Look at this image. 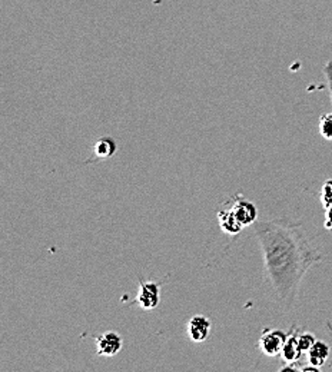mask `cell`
<instances>
[{
	"mask_svg": "<svg viewBox=\"0 0 332 372\" xmlns=\"http://www.w3.org/2000/svg\"><path fill=\"white\" fill-rule=\"evenodd\" d=\"M253 228L272 298L282 311L289 312L298 301L305 275L322 261V253L312 246L301 224L272 219L257 221Z\"/></svg>",
	"mask_w": 332,
	"mask_h": 372,
	"instance_id": "1",
	"label": "cell"
},
{
	"mask_svg": "<svg viewBox=\"0 0 332 372\" xmlns=\"http://www.w3.org/2000/svg\"><path fill=\"white\" fill-rule=\"evenodd\" d=\"M288 332L282 329L264 328L260 337V349L267 356H278L282 352Z\"/></svg>",
	"mask_w": 332,
	"mask_h": 372,
	"instance_id": "2",
	"label": "cell"
},
{
	"mask_svg": "<svg viewBox=\"0 0 332 372\" xmlns=\"http://www.w3.org/2000/svg\"><path fill=\"white\" fill-rule=\"evenodd\" d=\"M160 288L162 283L155 281H145V279H139V292L136 300L132 304L139 305L145 311H152L159 305L160 301Z\"/></svg>",
	"mask_w": 332,
	"mask_h": 372,
	"instance_id": "3",
	"label": "cell"
},
{
	"mask_svg": "<svg viewBox=\"0 0 332 372\" xmlns=\"http://www.w3.org/2000/svg\"><path fill=\"white\" fill-rule=\"evenodd\" d=\"M243 228L253 226L258 221V209L255 204L248 201L242 195H235L229 207Z\"/></svg>",
	"mask_w": 332,
	"mask_h": 372,
	"instance_id": "4",
	"label": "cell"
},
{
	"mask_svg": "<svg viewBox=\"0 0 332 372\" xmlns=\"http://www.w3.org/2000/svg\"><path fill=\"white\" fill-rule=\"evenodd\" d=\"M123 346L122 337L115 331H108L96 338V354L99 356L112 358L121 352Z\"/></svg>",
	"mask_w": 332,
	"mask_h": 372,
	"instance_id": "5",
	"label": "cell"
},
{
	"mask_svg": "<svg viewBox=\"0 0 332 372\" xmlns=\"http://www.w3.org/2000/svg\"><path fill=\"white\" fill-rule=\"evenodd\" d=\"M211 328H212V324H211V319L205 315H194L189 321H188V327H187V331H188V335H189V339L192 342H205L208 338H209V334H211Z\"/></svg>",
	"mask_w": 332,
	"mask_h": 372,
	"instance_id": "6",
	"label": "cell"
},
{
	"mask_svg": "<svg viewBox=\"0 0 332 372\" xmlns=\"http://www.w3.org/2000/svg\"><path fill=\"white\" fill-rule=\"evenodd\" d=\"M323 75H325V80H326L328 92H329V98H331V104H332V59H329L325 63ZM319 133H321V136L323 139L332 141V112L323 114L319 118Z\"/></svg>",
	"mask_w": 332,
	"mask_h": 372,
	"instance_id": "7",
	"label": "cell"
},
{
	"mask_svg": "<svg viewBox=\"0 0 332 372\" xmlns=\"http://www.w3.org/2000/svg\"><path fill=\"white\" fill-rule=\"evenodd\" d=\"M299 328L297 325H292V328L289 329L288 332V338L285 341V345L282 348V352H281V356H282V361L285 363H291V362H298L302 356V349L298 344V334H299Z\"/></svg>",
	"mask_w": 332,
	"mask_h": 372,
	"instance_id": "8",
	"label": "cell"
},
{
	"mask_svg": "<svg viewBox=\"0 0 332 372\" xmlns=\"http://www.w3.org/2000/svg\"><path fill=\"white\" fill-rule=\"evenodd\" d=\"M218 222H219V226L221 229L226 234V235H231V236H235V235H239L243 229L242 224L238 221V218L235 217V214L232 212L231 208L228 209H221L218 212Z\"/></svg>",
	"mask_w": 332,
	"mask_h": 372,
	"instance_id": "9",
	"label": "cell"
},
{
	"mask_svg": "<svg viewBox=\"0 0 332 372\" xmlns=\"http://www.w3.org/2000/svg\"><path fill=\"white\" fill-rule=\"evenodd\" d=\"M94 160L109 159L118 152V143L111 136H102L94 143Z\"/></svg>",
	"mask_w": 332,
	"mask_h": 372,
	"instance_id": "10",
	"label": "cell"
},
{
	"mask_svg": "<svg viewBox=\"0 0 332 372\" xmlns=\"http://www.w3.org/2000/svg\"><path fill=\"white\" fill-rule=\"evenodd\" d=\"M308 354V363L314 365V366H323L331 355V348L325 341H316L312 348L306 352Z\"/></svg>",
	"mask_w": 332,
	"mask_h": 372,
	"instance_id": "11",
	"label": "cell"
},
{
	"mask_svg": "<svg viewBox=\"0 0 332 372\" xmlns=\"http://www.w3.org/2000/svg\"><path fill=\"white\" fill-rule=\"evenodd\" d=\"M319 199H321L323 209H328L332 207V179H326L323 182L321 192H319Z\"/></svg>",
	"mask_w": 332,
	"mask_h": 372,
	"instance_id": "12",
	"label": "cell"
},
{
	"mask_svg": "<svg viewBox=\"0 0 332 372\" xmlns=\"http://www.w3.org/2000/svg\"><path fill=\"white\" fill-rule=\"evenodd\" d=\"M316 341H318L316 337L314 334H311V332L299 331V334H298V344H299L302 352H308Z\"/></svg>",
	"mask_w": 332,
	"mask_h": 372,
	"instance_id": "13",
	"label": "cell"
},
{
	"mask_svg": "<svg viewBox=\"0 0 332 372\" xmlns=\"http://www.w3.org/2000/svg\"><path fill=\"white\" fill-rule=\"evenodd\" d=\"M325 211H326V212H325V222H323V226H325V229L332 231V207L328 208V209H325Z\"/></svg>",
	"mask_w": 332,
	"mask_h": 372,
	"instance_id": "14",
	"label": "cell"
},
{
	"mask_svg": "<svg viewBox=\"0 0 332 372\" xmlns=\"http://www.w3.org/2000/svg\"><path fill=\"white\" fill-rule=\"evenodd\" d=\"M319 369H321V368L314 366V365H311V363H308V365H305V366L301 368L302 372H319Z\"/></svg>",
	"mask_w": 332,
	"mask_h": 372,
	"instance_id": "15",
	"label": "cell"
}]
</instances>
